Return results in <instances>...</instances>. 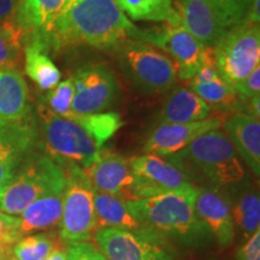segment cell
<instances>
[{"instance_id": "1", "label": "cell", "mask_w": 260, "mask_h": 260, "mask_svg": "<svg viewBox=\"0 0 260 260\" xmlns=\"http://www.w3.org/2000/svg\"><path fill=\"white\" fill-rule=\"evenodd\" d=\"M38 148L65 168L88 169L109 140L123 126L117 112L59 116L44 105L38 107Z\"/></svg>"}, {"instance_id": "2", "label": "cell", "mask_w": 260, "mask_h": 260, "mask_svg": "<svg viewBox=\"0 0 260 260\" xmlns=\"http://www.w3.org/2000/svg\"><path fill=\"white\" fill-rule=\"evenodd\" d=\"M136 30L113 0H69L52 27L48 51L77 45L112 50Z\"/></svg>"}, {"instance_id": "3", "label": "cell", "mask_w": 260, "mask_h": 260, "mask_svg": "<svg viewBox=\"0 0 260 260\" xmlns=\"http://www.w3.org/2000/svg\"><path fill=\"white\" fill-rule=\"evenodd\" d=\"M167 158L190 182L206 181L211 187L237 186L246 176L240 157L222 129L199 136L182 151Z\"/></svg>"}, {"instance_id": "4", "label": "cell", "mask_w": 260, "mask_h": 260, "mask_svg": "<svg viewBox=\"0 0 260 260\" xmlns=\"http://www.w3.org/2000/svg\"><path fill=\"white\" fill-rule=\"evenodd\" d=\"M197 186L153 198L125 201L130 213L144 225L161 237L193 242L206 234L194 211Z\"/></svg>"}, {"instance_id": "5", "label": "cell", "mask_w": 260, "mask_h": 260, "mask_svg": "<svg viewBox=\"0 0 260 260\" xmlns=\"http://www.w3.org/2000/svg\"><path fill=\"white\" fill-rule=\"evenodd\" d=\"M65 184L67 170L60 164L44 152H31L3 191L0 211L17 216L40 198L63 190Z\"/></svg>"}, {"instance_id": "6", "label": "cell", "mask_w": 260, "mask_h": 260, "mask_svg": "<svg viewBox=\"0 0 260 260\" xmlns=\"http://www.w3.org/2000/svg\"><path fill=\"white\" fill-rule=\"evenodd\" d=\"M112 51L123 75L139 92L160 94L176 83V68L158 48L128 39L116 45Z\"/></svg>"}, {"instance_id": "7", "label": "cell", "mask_w": 260, "mask_h": 260, "mask_svg": "<svg viewBox=\"0 0 260 260\" xmlns=\"http://www.w3.org/2000/svg\"><path fill=\"white\" fill-rule=\"evenodd\" d=\"M63 210L59 222V237L63 242L89 241L96 230L94 207L95 190L86 172L76 165H68Z\"/></svg>"}, {"instance_id": "8", "label": "cell", "mask_w": 260, "mask_h": 260, "mask_svg": "<svg viewBox=\"0 0 260 260\" xmlns=\"http://www.w3.org/2000/svg\"><path fill=\"white\" fill-rule=\"evenodd\" d=\"M212 52L219 76L235 87L260 65V27L241 23L229 29Z\"/></svg>"}, {"instance_id": "9", "label": "cell", "mask_w": 260, "mask_h": 260, "mask_svg": "<svg viewBox=\"0 0 260 260\" xmlns=\"http://www.w3.org/2000/svg\"><path fill=\"white\" fill-rule=\"evenodd\" d=\"M132 40L160 48L162 53L169 54L181 80H191L199 70L204 46L180 24L165 23L162 27L138 28Z\"/></svg>"}, {"instance_id": "10", "label": "cell", "mask_w": 260, "mask_h": 260, "mask_svg": "<svg viewBox=\"0 0 260 260\" xmlns=\"http://www.w3.org/2000/svg\"><path fill=\"white\" fill-rule=\"evenodd\" d=\"M164 237L153 232L133 233L98 228L94 241L107 260H172Z\"/></svg>"}, {"instance_id": "11", "label": "cell", "mask_w": 260, "mask_h": 260, "mask_svg": "<svg viewBox=\"0 0 260 260\" xmlns=\"http://www.w3.org/2000/svg\"><path fill=\"white\" fill-rule=\"evenodd\" d=\"M129 161L134 174L133 200L153 198L195 187L180 169L165 158L146 153L129 158Z\"/></svg>"}, {"instance_id": "12", "label": "cell", "mask_w": 260, "mask_h": 260, "mask_svg": "<svg viewBox=\"0 0 260 260\" xmlns=\"http://www.w3.org/2000/svg\"><path fill=\"white\" fill-rule=\"evenodd\" d=\"M71 77L74 82L73 113L106 112L115 104L119 93L118 82L106 65H88L77 70Z\"/></svg>"}, {"instance_id": "13", "label": "cell", "mask_w": 260, "mask_h": 260, "mask_svg": "<svg viewBox=\"0 0 260 260\" xmlns=\"http://www.w3.org/2000/svg\"><path fill=\"white\" fill-rule=\"evenodd\" d=\"M38 122L34 113L0 124V197L31 152L38 148Z\"/></svg>"}, {"instance_id": "14", "label": "cell", "mask_w": 260, "mask_h": 260, "mask_svg": "<svg viewBox=\"0 0 260 260\" xmlns=\"http://www.w3.org/2000/svg\"><path fill=\"white\" fill-rule=\"evenodd\" d=\"M194 211L207 233L220 246L232 245L235 237L232 204L223 188L197 187Z\"/></svg>"}, {"instance_id": "15", "label": "cell", "mask_w": 260, "mask_h": 260, "mask_svg": "<svg viewBox=\"0 0 260 260\" xmlns=\"http://www.w3.org/2000/svg\"><path fill=\"white\" fill-rule=\"evenodd\" d=\"M69 0H17L15 22L25 45H39L48 51V38L54 21Z\"/></svg>"}, {"instance_id": "16", "label": "cell", "mask_w": 260, "mask_h": 260, "mask_svg": "<svg viewBox=\"0 0 260 260\" xmlns=\"http://www.w3.org/2000/svg\"><path fill=\"white\" fill-rule=\"evenodd\" d=\"M222 121L218 116H211L199 122L155 124L146 139L144 151L147 154L161 158L170 157L190 145L199 136L212 130L222 129Z\"/></svg>"}, {"instance_id": "17", "label": "cell", "mask_w": 260, "mask_h": 260, "mask_svg": "<svg viewBox=\"0 0 260 260\" xmlns=\"http://www.w3.org/2000/svg\"><path fill=\"white\" fill-rule=\"evenodd\" d=\"M174 11L178 24L204 47H213L225 34L214 0H174Z\"/></svg>"}, {"instance_id": "18", "label": "cell", "mask_w": 260, "mask_h": 260, "mask_svg": "<svg viewBox=\"0 0 260 260\" xmlns=\"http://www.w3.org/2000/svg\"><path fill=\"white\" fill-rule=\"evenodd\" d=\"M83 171L98 193L115 195L124 201L133 200L134 174L129 159L104 148L96 160Z\"/></svg>"}, {"instance_id": "19", "label": "cell", "mask_w": 260, "mask_h": 260, "mask_svg": "<svg viewBox=\"0 0 260 260\" xmlns=\"http://www.w3.org/2000/svg\"><path fill=\"white\" fill-rule=\"evenodd\" d=\"M189 89L206 103L211 110L237 112L239 95L234 87L219 76L214 64L212 47H204L200 68L190 80Z\"/></svg>"}, {"instance_id": "20", "label": "cell", "mask_w": 260, "mask_h": 260, "mask_svg": "<svg viewBox=\"0 0 260 260\" xmlns=\"http://www.w3.org/2000/svg\"><path fill=\"white\" fill-rule=\"evenodd\" d=\"M222 128L235 148L237 155L251 169L255 176L260 175V121L241 112L232 113L222 121Z\"/></svg>"}, {"instance_id": "21", "label": "cell", "mask_w": 260, "mask_h": 260, "mask_svg": "<svg viewBox=\"0 0 260 260\" xmlns=\"http://www.w3.org/2000/svg\"><path fill=\"white\" fill-rule=\"evenodd\" d=\"M31 111L28 84L19 70H0V124L18 121Z\"/></svg>"}, {"instance_id": "22", "label": "cell", "mask_w": 260, "mask_h": 260, "mask_svg": "<svg viewBox=\"0 0 260 260\" xmlns=\"http://www.w3.org/2000/svg\"><path fill=\"white\" fill-rule=\"evenodd\" d=\"M211 107L189 88L180 87L172 92L159 111L155 124H180L199 122L211 117Z\"/></svg>"}, {"instance_id": "23", "label": "cell", "mask_w": 260, "mask_h": 260, "mask_svg": "<svg viewBox=\"0 0 260 260\" xmlns=\"http://www.w3.org/2000/svg\"><path fill=\"white\" fill-rule=\"evenodd\" d=\"M64 189L40 198L19 214L18 232L22 237L34 232L48 230L59 225L63 210Z\"/></svg>"}, {"instance_id": "24", "label": "cell", "mask_w": 260, "mask_h": 260, "mask_svg": "<svg viewBox=\"0 0 260 260\" xmlns=\"http://www.w3.org/2000/svg\"><path fill=\"white\" fill-rule=\"evenodd\" d=\"M94 207L98 228H115L133 233L149 232L130 213L125 201L110 194H94Z\"/></svg>"}, {"instance_id": "25", "label": "cell", "mask_w": 260, "mask_h": 260, "mask_svg": "<svg viewBox=\"0 0 260 260\" xmlns=\"http://www.w3.org/2000/svg\"><path fill=\"white\" fill-rule=\"evenodd\" d=\"M24 69L30 80L41 90H51L60 82L61 74L47 51L39 45H25Z\"/></svg>"}, {"instance_id": "26", "label": "cell", "mask_w": 260, "mask_h": 260, "mask_svg": "<svg viewBox=\"0 0 260 260\" xmlns=\"http://www.w3.org/2000/svg\"><path fill=\"white\" fill-rule=\"evenodd\" d=\"M126 17L134 21L178 24L174 0H113Z\"/></svg>"}, {"instance_id": "27", "label": "cell", "mask_w": 260, "mask_h": 260, "mask_svg": "<svg viewBox=\"0 0 260 260\" xmlns=\"http://www.w3.org/2000/svg\"><path fill=\"white\" fill-rule=\"evenodd\" d=\"M234 226L243 239H248L260 230V198L258 190L243 188L236 195L235 200L230 199Z\"/></svg>"}, {"instance_id": "28", "label": "cell", "mask_w": 260, "mask_h": 260, "mask_svg": "<svg viewBox=\"0 0 260 260\" xmlns=\"http://www.w3.org/2000/svg\"><path fill=\"white\" fill-rule=\"evenodd\" d=\"M60 241L48 233L28 235L12 247V253L16 260H44L54 249L63 247Z\"/></svg>"}, {"instance_id": "29", "label": "cell", "mask_w": 260, "mask_h": 260, "mask_svg": "<svg viewBox=\"0 0 260 260\" xmlns=\"http://www.w3.org/2000/svg\"><path fill=\"white\" fill-rule=\"evenodd\" d=\"M22 51L23 41L18 29L0 24V70H18Z\"/></svg>"}, {"instance_id": "30", "label": "cell", "mask_w": 260, "mask_h": 260, "mask_svg": "<svg viewBox=\"0 0 260 260\" xmlns=\"http://www.w3.org/2000/svg\"><path fill=\"white\" fill-rule=\"evenodd\" d=\"M74 98L73 77L59 82L53 89L48 90L45 95V103L42 104L51 112L59 116H67L71 113V104Z\"/></svg>"}, {"instance_id": "31", "label": "cell", "mask_w": 260, "mask_h": 260, "mask_svg": "<svg viewBox=\"0 0 260 260\" xmlns=\"http://www.w3.org/2000/svg\"><path fill=\"white\" fill-rule=\"evenodd\" d=\"M226 30L245 22L253 0H214Z\"/></svg>"}, {"instance_id": "32", "label": "cell", "mask_w": 260, "mask_h": 260, "mask_svg": "<svg viewBox=\"0 0 260 260\" xmlns=\"http://www.w3.org/2000/svg\"><path fill=\"white\" fill-rule=\"evenodd\" d=\"M18 226V217L0 211V247L12 248L22 239Z\"/></svg>"}, {"instance_id": "33", "label": "cell", "mask_w": 260, "mask_h": 260, "mask_svg": "<svg viewBox=\"0 0 260 260\" xmlns=\"http://www.w3.org/2000/svg\"><path fill=\"white\" fill-rule=\"evenodd\" d=\"M68 260H107L95 245L88 241L67 245Z\"/></svg>"}, {"instance_id": "34", "label": "cell", "mask_w": 260, "mask_h": 260, "mask_svg": "<svg viewBox=\"0 0 260 260\" xmlns=\"http://www.w3.org/2000/svg\"><path fill=\"white\" fill-rule=\"evenodd\" d=\"M241 99H251L260 95V65L255 68L245 80L234 87Z\"/></svg>"}, {"instance_id": "35", "label": "cell", "mask_w": 260, "mask_h": 260, "mask_svg": "<svg viewBox=\"0 0 260 260\" xmlns=\"http://www.w3.org/2000/svg\"><path fill=\"white\" fill-rule=\"evenodd\" d=\"M236 258L237 260H260V230L243 242Z\"/></svg>"}, {"instance_id": "36", "label": "cell", "mask_w": 260, "mask_h": 260, "mask_svg": "<svg viewBox=\"0 0 260 260\" xmlns=\"http://www.w3.org/2000/svg\"><path fill=\"white\" fill-rule=\"evenodd\" d=\"M16 2L17 0H0V24L2 25L17 28L15 22Z\"/></svg>"}, {"instance_id": "37", "label": "cell", "mask_w": 260, "mask_h": 260, "mask_svg": "<svg viewBox=\"0 0 260 260\" xmlns=\"http://www.w3.org/2000/svg\"><path fill=\"white\" fill-rule=\"evenodd\" d=\"M260 0H253L251 6H249L248 12H247L246 19L243 23L252 24V25H259L260 19Z\"/></svg>"}, {"instance_id": "38", "label": "cell", "mask_w": 260, "mask_h": 260, "mask_svg": "<svg viewBox=\"0 0 260 260\" xmlns=\"http://www.w3.org/2000/svg\"><path fill=\"white\" fill-rule=\"evenodd\" d=\"M44 260H68L67 247H65V248L59 247V248L54 249V251L51 252Z\"/></svg>"}, {"instance_id": "39", "label": "cell", "mask_w": 260, "mask_h": 260, "mask_svg": "<svg viewBox=\"0 0 260 260\" xmlns=\"http://www.w3.org/2000/svg\"><path fill=\"white\" fill-rule=\"evenodd\" d=\"M0 260H16L10 247H0Z\"/></svg>"}]
</instances>
